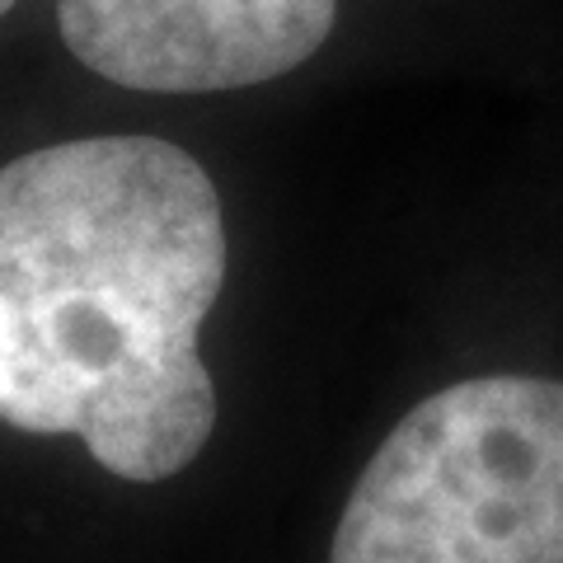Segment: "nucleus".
I'll return each instance as SVG.
<instances>
[{
  "instance_id": "obj_3",
  "label": "nucleus",
  "mask_w": 563,
  "mask_h": 563,
  "mask_svg": "<svg viewBox=\"0 0 563 563\" xmlns=\"http://www.w3.org/2000/svg\"><path fill=\"white\" fill-rule=\"evenodd\" d=\"M339 0H57L85 70L141 95H225L301 70L333 38Z\"/></svg>"
},
{
  "instance_id": "obj_4",
  "label": "nucleus",
  "mask_w": 563,
  "mask_h": 563,
  "mask_svg": "<svg viewBox=\"0 0 563 563\" xmlns=\"http://www.w3.org/2000/svg\"><path fill=\"white\" fill-rule=\"evenodd\" d=\"M14 10V0H0V20H5V14Z\"/></svg>"
},
{
  "instance_id": "obj_2",
  "label": "nucleus",
  "mask_w": 563,
  "mask_h": 563,
  "mask_svg": "<svg viewBox=\"0 0 563 563\" xmlns=\"http://www.w3.org/2000/svg\"><path fill=\"white\" fill-rule=\"evenodd\" d=\"M329 563H563V380L442 385L362 465Z\"/></svg>"
},
{
  "instance_id": "obj_1",
  "label": "nucleus",
  "mask_w": 563,
  "mask_h": 563,
  "mask_svg": "<svg viewBox=\"0 0 563 563\" xmlns=\"http://www.w3.org/2000/svg\"><path fill=\"white\" fill-rule=\"evenodd\" d=\"M225 207L165 136H80L0 165V422L80 437L165 484L217 432L202 324L225 287Z\"/></svg>"
}]
</instances>
